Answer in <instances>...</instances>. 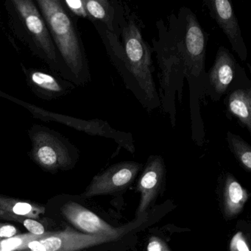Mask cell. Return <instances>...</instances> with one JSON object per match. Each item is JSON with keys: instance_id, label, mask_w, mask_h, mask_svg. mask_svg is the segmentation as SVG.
Wrapping results in <instances>:
<instances>
[{"instance_id": "cb8c5ba5", "label": "cell", "mask_w": 251, "mask_h": 251, "mask_svg": "<svg viewBox=\"0 0 251 251\" xmlns=\"http://www.w3.org/2000/svg\"><path fill=\"white\" fill-rule=\"evenodd\" d=\"M148 251H171L167 244L157 236H151L148 245Z\"/></svg>"}, {"instance_id": "9c48e42d", "label": "cell", "mask_w": 251, "mask_h": 251, "mask_svg": "<svg viewBox=\"0 0 251 251\" xmlns=\"http://www.w3.org/2000/svg\"><path fill=\"white\" fill-rule=\"evenodd\" d=\"M240 66L227 48L220 46L211 68L207 72L205 96L219 102L234 81Z\"/></svg>"}, {"instance_id": "ffe728a7", "label": "cell", "mask_w": 251, "mask_h": 251, "mask_svg": "<svg viewBox=\"0 0 251 251\" xmlns=\"http://www.w3.org/2000/svg\"><path fill=\"white\" fill-rule=\"evenodd\" d=\"M0 218L20 223L23 227L27 229L28 233H31V234L43 236L48 233L45 231L43 225L35 219L22 217V216L11 215V214H2V215H0Z\"/></svg>"}, {"instance_id": "44dd1931", "label": "cell", "mask_w": 251, "mask_h": 251, "mask_svg": "<svg viewBox=\"0 0 251 251\" xmlns=\"http://www.w3.org/2000/svg\"><path fill=\"white\" fill-rule=\"evenodd\" d=\"M62 2L73 17L89 20V17L85 7V0H63Z\"/></svg>"}, {"instance_id": "603a6c76", "label": "cell", "mask_w": 251, "mask_h": 251, "mask_svg": "<svg viewBox=\"0 0 251 251\" xmlns=\"http://www.w3.org/2000/svg\"><path fill=\"white\" fill-rule=\"evenodd\" d=\"M19 235V230L15 226L8 223H0V241L9 239Z\"/></svg>"}, {"instance_id": "e0dca14e", "label": "cell", "mask_w": 251, "mask_h": 251, "mask_svg": "<svg viewBox=\"0 0 251 251\" xmlns=\"http://www.w3.org/2000/svg\"><path fill=\"white\" fill-rule=\"evenodd\" d=\"M45 211L46 208L39 204L0 195V215L11 214L37 220Z\"/></svg>"}, {"instance_id": "5bb4252c", "label": "cell", "mask_w": 251, "mask_h": 251, "mask_svg": "<svg viewBox=\"0 0 251 251\" xmlns=\"http://www.w3.org/2000/svg\"><path fill=\"white\" fill-rule=\"evenodd\" d=\"M164 175L165 164L164 158L161 155H151L138 183V190L141 195L137 210L138 216L142 215L148 210L158 195Z\"/></svg>"}, {"instance_id": "8fae6325", "label": "cell", "mask_w": 251, "mask_h": 251, "mask_svg": "<svg viewBox=\"0 0 251 251\" xmlns=\"http://www.w3.org/2000/svg\"><path fill=\"white\" fill-rule=\"evenodd\" d=\"M211 18L228 39L232 50L239 59H248V50L231 2L228 0H203Z\"/></svg>"}, {"instance_id": "52a82bcc", "label": "cell", "mask_w": 251, "mask_h": 251, "mask_svg": "<svg viewBox=\"0 0 251 251\" xmlns=\"http://www.w3.org/2000/svg\"><path fill=\"white\" fill-rule=\"evenodd\" d=\"M120 237L86 234L68 227L61 231L48 232L43 237L30 242L28 248L23 251H80Z\"/></svg>"}, {"instance_id": "4fadbf2b", "label": "cell", "mask_w": 251, "mask_h": 251, "mask_svg": "<svg viewBox=\"0 0 251 251\" xmlns=\"http://www.w3.org/2000/svg\"><path fill=\"white\" fill-rule=\"evenodd\" d=\"M23 67L27 86L33 94L44 100L67 96L74 89L72 82L65 81L45 70Z\"/></svg>"}, {"instance_id": "6da1fadb", "label": "cell", "mask_w": 251, "mask_h": 251, "mask_svg": "<svg viewBox=\"0 0 251 251\" xmlns=\"http://www.w3.org/2000/svg\"><path fill=\"white\" fill-rule=\"evenodd\" d=\"M167 20V24L162 19L156 22L158 38L152 40L160 70L158 95L161 107L174 128L177 120L176 97L182 102L186 79L189 90L192 139L201 147L205 139L201 102L206 89L208 34L195 13L186 7L180 8L177 14H170Z\"/></svg>"}, {"instance_id": "3957f363", "label": "cell", "mask_w": 251, "mask_h": 251, "mask_svg": "<svg viewBox=\"0 0 251 251\" xmlns=\"http://www.w3.org/2000/svg\"><path fill=\"white\" fill-rule=\"evenodd\" d=\"M35 2L72 83L78 86L89 83V63L74 17L61 0H36Z\"/></svg>"}, {"instance_id": "ac0fdd59", "label": "cell", "mask_w": 251, "mask_h": 251, "mask_svg": "<svg viewBox=\"0 0 251 251\" xmlns=\"http://www.w3.org/2000/svg\"><path fill=\"white\" fill-rule=\"evenodd\" d=\"M226 141L239 164L247 171L251 170V147L240 136L230 131L226 133Z\"/></svg>"}, {"instance_id": "30bf717a", "label": "cell", "mask_w": 251, "mask_h": 251, "mask_svg": "<svg viewBox=\"0 0 251 251\" xmlns=\"http://www.w3.org/2000/svg\"><path fill=\"white\" fill-rule=\"evenodd\" d=\"M224 104L227 118L235 119L251 133V81L242 67L226 93Z\"/></svg>"}, {"instance_id": "d6986e66", "label": "cell", "mask_w": 251, "mask_h": 251, "mask_svg": "<svg viewBox=\"0 0 251 251\" xmlns=\"http://www.w3.org/2000/svg\"><path fill=\"white\" fill-rule=\"evenodd\" d=\"M43 236H37L30 233H22L9 239H3L0 241V251H25L28 248L30 242L37 240Z\"/></svg>"}, {"instance_id": "7402d4cb", "label": "cell", "mask_w": 251, "mask_h": 251, "mask_svg": "<svg viewBox=\"0 0 251 251\" xmlns=\"http://www.w3.org/2000/svg\"><path fill=\"white\" fill-rule=\"evenodd\" d=\"M230 251H250L248 242L242 232H237L230 242Z\"/></svg>"}, {"instance_id": "ba28073f", "label": "cell", "mask_w": 251, "mask_h": 251, "mask_svg": "<svg viewBox=\"0 0 251 251\" xmlns=\"http://www.w3.org/2000/svg\"><path fill=\"white\" fill-rule=\"evenodd\" d=\"M142 168V164L134 161L114 164L93 177L83 196L92 198L123 190L133 182Z\"/></svg>"}, {"instance_id": "2e32d148", "label": "cell", "mask_w": 251, "mask_h": 251, "mask_svg": "<svg viewBox=\"0 0 251 251\" xmlns=\"http://www.w3.org/2000/svg\"><path fill=\"white\" fill-rule=\"evenodd\" d=\"M224 211L227 218H233L242 211L248 199L246 189L228 175L226 177L224 187Z\"/></svg>"}, {"instance_id": "7c38bea8", "label": "cell", "mask_w": 251, "mask_h": 251, "mask_svg": "<svg viewBox=\"0 0 251 251\" xmlns=\"http://www.w3.org/2000/svg\"><path fill=\"white\" fill-rule=\"evenodd\" d=\"M61 212L72 225L86 234L121 236L126 231V229L113 227L86 207L73 201L64 204Z\"/></svg>"}, {"instance_id": "7a4b0ae2", "label": "cell", "mask_w": 251, "mask_h": 251, "mask_svg": "<svg viewBox=\"0 0 251 251\" xmlns=\"http://www.w3.org/2000/svg\"><path fill=\"white\" fill-rule=\"evenodd\" d=\"M91 23L99 33L110 61L121 76L126 89L148 112L161 107L153 79V50L143 39V23L136 13L123 2L120 38L108 31L102 23Z\"/></svg>"}, {"instance_id": "277c9868", "label": "cell", "mask_w": 251, "mask_h": 251, "mask_svg": "<svg viewBox=\"0 0 251 251\" xmlns=\"http://www.w3.org/2000/svg\"><path fill=\"white\" fill-rule=\"evenodd\" d=\"M12 8L20 23L25 33L30 42V48L45 61L54 71L70 80L68 73L64 69L48 25L33 0H11Z\"/></svg>"}, {"instance_id": "d4e9b609", "label": "cell", "mask_w": 251, "mask_h": 251, "mask_svg": "<svg viewBox=\"0 0 251 251\" xmlns=\"http://www.w3.org/2000/svg\"><path fill=\"white\" fill-rule=\"evenodd\" d=\"M0 98H5V99L12 101V102H14V100H15L14 97L11 96V95H8V94L5 93L1 90H0Z\"/></svg>"}, {"instance_id": "5b68a950", "label": "cell", "mask_w": 251, "mask_h": 251, "mask_svg": "<svg viewBox=\"0 0 251 251\" xmlns=\"http://www.w3.org/2000/svg\"><path fill=\"white\" fill-rule=\"evenodd\" d=\"M28 133L32 158L42 168L56 171L73 165L75 148L61 133L40 125L32 126Z\"/></svg>"}, {"instance_id": "8992f818", "label": "cell", "mask_w": 251, "mask_h": 251, "mask_svg": "<svg viewBox=\"0 0 251 251\" xmlns=\"http://www.w3.org/2000/svg\"><path fill=\"white\" fill-rule=\"evenodd\" d=\"M15 103L28 110L33 117L39 120L45 122H55L92 136H102L113 139L118 145L119 148H124L131 153L135 152L136 149L133 135L113 128L106 121L99 119L85 120L51 112L19 99H16Z\"/></svg>"}, {"instance_id": "9a60e30c", "label": "cell", "mask_w": 251, "mask_h": 251, "mask_svg": "<svg viewBox=\"0 0 251 251\" xmlns=\"http://www.w3.org/2000/svg\"><path fill=\"white\" fill-rule=\"evenodd\" d=\"M85 7L91 22L102 23L108 31L120 38L123 2L117 0H85Z\"/></svg>"}]
</instances>
